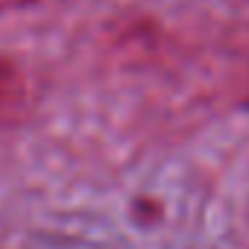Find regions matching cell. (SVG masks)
I'll use <instances>...</instances> for the list:
<instances>
[{"label":"cell","mask_w":249,"mask_h":249,"mask_svg":"<svg viewBox=\"0 0 249 249\" xmlns=\"http://www.w3.org/2000/svg\"><path fill=\"white\" fill-rule=\"evenodd\" d=\"M27 106V76L9 56H0V126Z\"/></svg>","instance_id":"obj_1"},{"label":"cell","mask_w":249,"mask_h":249,"mask_svg":"<svg viewBox=\"0 0 249 249\" xmlns=\"http://www.w3.org/2000/svg\"><path fill=\"white\" fill-rule=\"evenodd\" d=\"M30 0H0V12H6V9H18V6H27Z\"/></svg>","instance_id":"obj_2"}]
</instances>
